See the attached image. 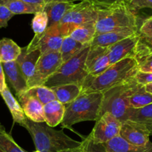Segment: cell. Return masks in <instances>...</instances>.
<instances>
[{"mask_svg":"<svg viewBox=\"0 0 152 152\" xmlns=\"http://www.w3.org/2000/svg\"><path fill=\"white\" fill-rule=\"evenodd\" d=\"M5 5L14 15L16 14H34L44 10L45 6L31 5L20 0H6L2 3Z\"/></svg>","mask_w":152,"mask_h":152,"instance_id":"obj_27","label":"cell"},{"mask_svg":"<svg viewBox=\"0 0 152 152\" xmlns=\"http://www.w3.org/2000/svg\"><path fill=\"white\" fill-rule=\"evenodd\" d=\"M139 33L142 35L151 36L152 35V16L145 20L139 28Z\"/></svg>","mask_w":152,"mask_h":152,"instance_id":"obj_38","label":"cell"},{"mask_svg":"<svg viewBox=\"0 0 152 152\" xmlns=\"http://www.w3.org/2000/svg\"><path fill=\"white\" fill-rule=\"evenodd\" d=\"M14 14L5 5L0 4V28H6Z\"/></svg>","mask_w":152,"mask_h":152,"instance_id":"obj_36","label":"cell"},{"mask_svg":"<svg viewBox=\"0 0 152 152\" xmlns=\"http://www.w3.org/2000/svg\"><path fill=\"white\" fill-rule=\"evenodd\" d=\"M138 29V20L128 3L99 7L96 22V35L120 29Z\"/></svg>","mask_w":152,"mask_h":152,"instance_id":"obj_4","label":"cell"},{"mask_svg":"<svg viewBox=\"0 0 152 152\" xmlns=\"http://www.w3.org/2000/svg\"><path fill=\"white\" fill-rule=\"evenodd\" d=\"M46 3L49 2H80L81 0H45Z\"/></svg>","mask_w":152,"mask_h":152,"instance_id":"obj_43","label":"cell"},{"mask_svg":"<svg viewBox=\"0 0 152 152\" xmlns=\"http://www.w3.org/2000/svg\"><path fill=\"white\" fill-rule=\"evenodd\" d=\"M50 88L55 93L56 100L64 105L75 100L82 91V86L78 84H66Z\"/></svg>","mask_w":152,"mask_h":152,"instance_id":"obj_21","label":"cell"},{"mask_svg":"<svg viewBox=\"0 0 152 152\" xmlns=\"http://www.w3.org/2000/svg\"><path fill=\"white\" fill-rule=\"evenodd\" d=\"M18 99L28 119L35 122H45L43 104L41 102L24 93L18 96Z\"/></svg>","mask_w":152,"mask_h":152,"instance_id":"obj_15","label":"cell"},{"mask_svg":"<svg viewBox=\"0 0 152 152\" xmlns=\"http://www.w3.org/2000/svg\"><path fill=\"white\" fill-rule=\"evenodd\" d=\"M96 20L87 22L78 26L70 33L69 36L84 45H90L96 36Z\"/></svg>","mask_w":152,"mask_h":152,"instance_id":"obj_24","label":"cell"},{"mask_svg":"<svg viewBox=\"0 0 152 152\" xmlns=\"http://www.w3.org/2000/svg\"><path fill=\"white\" fill-rule=\"evenodd\" d=\"M99 7H107L119 3H128L129 0H91Z\"/></svg>","mask_w":152,"mask_h":152,"instance_id":"obj_39","label":"cell"},{"mask_svg":"<svg viewBox=\"0 0 152 152\" xmlns=\"http://www.w3.org/2000/svg\"><path fill=\"white\" fill-rule=\"evenodd\" d=\"M83 141L84 143L85 152H108L105 148L104 144L95 143L89 135L85 137Z\"/></svg>","mask_w":152,"mask_h":152,"instance_id":"obj_34","label":"cell"},{"mask_svg":"<svg viewBox=\"0 0 152 152\" xmlns=\"http://www.w3.org/2000/svg\"><path fill=\"white\" fill-rule=\"evenodd\" d=\"M110 66L107 47L90 46L86 59V69L88 72V77L86 81L97 77Z\"/></svg>","mask_w":152,"mask_h":152,"instance_id":"obj_10","label":"cell"},{"mask_svg":"<svg viewBox=\"0 0 152 152\" xmlns=\"http://www.w3.org/2000/svg\"><path fill=\"white\" fill-rule=\"evenodd\" d=\"M138 64L139 71L152 73V53L135 58Z\"/></svg>","mask_w":152,"mask_h":152,"instance_id":"obj_33","label":"cell"},{"mask_svg":"<svg viewBox=\"0 0 152 152\" xmlns=\"http://www.w3.org/2000/svg\"><path fill=\"white\" fill-rule=\"evenodd\" d=\"M145 87L146 91L148 92V93H151V94H152V84H147V85L145 86Z\"/></svg>","mask_w":152,"mask_h":152,"instance_id":"obj_45","label":"cell"},{"mask_svg":"<svg viewBox=\"0 0 152 152\" xmlns=\"http://www.w3.org/2000/svg\"><path fill=\"white\" fill-rule=\"evenodd\" d=\"M90 49V45H87L77 55L63 62L44 85L53 87L66 84H78L83 87L88 77L86 69V59Z\"/></svg>","mask_w":152,"mask_h":152,"instance_id":"obj_5","label":"cell"},{"mask_svg":"<svg viewBox=\"0 0 152 152\" xmlns=\"http://www.w3.org/2000/svg\"><path fill=\"white\" fill-rule=\"evenodd\" d=\"M137 83L135 78H134L128 82L110 89L103 93L104 97L99 118L104 113L109 112L122 122L126 120L127 114L130 109L128 96Z\"/></svg>","mask_w":152,"mask_h":152,"instance_id":"obj_6","label":"cell"},{"mask_svg":"<svg viewBox=\"0 0 152 152\" xmlns=\"http://www.w3.org/2000/svg\"><path fill=\"white\" fill-rule=\"evenodd\" d=\"M150 132L145 123L125 120L122 122L119 136L131 144L146 145L150 142Z\"/></svg>","mask_w":152,"mask_h":152,"instance_id":"obj_12","label":"cell"},{"mask_svg":"<svg viewBox=\"0 0 152 152\" xmlns=\"http://www.w3.org/2000/svg\"><path fill=\"white\" fill-rule=\"evenodd\" d=\"M24 94L35 98L43 105L52 101L56 100L53 90L50 87H46V85H39L30 87L25 92Z\"/></svg>","mask_w":152,"mask_h":152,"instance_id":"obj_29","label":"cell"},{"mask_svg":"<svg viewBox=\"0 0 152 152\" xmlns=\"http://www.w3.org/2000/svg\"><path fill=\"white\" fill-rule=\"evenodd\" d=\"M104 145L108 152H152L151 142L146 145H136L128 142L119 135L104 143Z\"/></svg>","mask_w":152,"mask_h":152,"instance_id":"obj_18","label":"cell"},{"mask_svg":"<svg viewBox=\"0 0 152 152\" xmlns=\"http://www.w3.org/2000/svg\"><path fill=\"white\" fill-rule=\"evenodd\" d=\"M62 63L60 52H48L42 54L37 63L33 75L27 81L28 89L34 86L44 85Z\"/></svg>","mask_w":152,"mask_h":152,"instance_id":"obj_8","label":"cell"},{"mask_svg":"<svg viewBox=\"0 0 152 152\" xmlns=\"http://www.w3.org/2000/svg\"><path fill=\"white\" fill-rule=\"evenodd\" d=\"M6 86L7 84L5 82V75L3 66H2V63L0 61V93L3 91Z\"/></svg>","mask_w":152,"mask_h":152,"instance_id":"obj_40","label":"cell"},{"mask_svg":"<svg viewBox=\"0 0 152 152\" xmlns=\"http://www.w3.org/2000/svg\"><path fill=\"white\" fill-rule=\"evenodd\" d=\"M64 38L60 31L58 25H56L48 28L36 44L29 49L26 47V50L31 52L34 49H39L41 55L48 52H60Z\"/></svg>","mask_w":152,"mask_h":152,"instance_id":"obj_13","label":"cell"},{"mask_svg":"<svg viewBox=\"0 0 152 152\" xmlns=\"http://www.w3.org/2000/svg\"><path fill=\"white\" fill-rule=\"evenodd\" d=\"M21 49L13 40L2 38L0 40V61L3 64L16 61L21 53Z\"/></svg>","mask_w":152,"mask_h":152,"instance_id":"obj_26","label":"cell"},{"mask_svg":"<svg viewBox=\"0 0 152 152\" xmlns=\"http://www.w3.org/2000/svg\"><path fill=\"white\" fill-rule=\"evenodd\" d=\"M134 78L138 84L142 85L145 86L148 84H152L151 72H143L138 71Z\"/></svg>","mask_w":152,"mask_h":152,"instance_id":"obj_37","label":"cell"},{"mask_svg":"<svg viewBox=\"0 0 152 152\" xmlns=\"http://www.w3.org/2000/svg\"><path fill=\"white\" fill-rule=\"evenodd\" d=\"M34 152H40V151H37V150H36Z\"/></svg>","mask_w":152,"mask_h":152,"instance_id":"obj_46","label":"cell"},{"mask_svg":"<svg viewBox=\"0 0 152 152\" xmlns=\"http://www.w3.org/2000/svg\"><path fill=\"white\" fill-rule=\"evenodd\" d=\"M138 71L137 60L134 58H125L110 65L96 78L86 81L81 93H104L134 79Z\"/></svg>","mask_w":152,"mask_h":152,"instance_id":"obj_1","label":"cell"},{"mask_svg":"<svg viewBox=\"0 0 152 152\" xmlns=\"http://www.w3.org/2000/svg\"><path fill=\"white\" fill-rule=\"evenodd\" d=\"M152 104V94L146 91L144 85L137 84L128 96V104L131 108H140Z\"/></svg>","mask_w":152,"mask_h":152,"instance_id":"obj_23","label":"cell"},{"mask_svg":"<svg viewBox=\"0 0 152 152\" xmlns=\"http://www.w3.org/2000/svg\"><path fill=\"white\" fill-rule=\"evenodd\" d=\"M103 93H81L75 100L66 104L63 128L72 130V125L84 121H96L99 116Z\"/></svg>","mask_w":152,"mask_h":152,"instance_id":"obj_3","label":"cell"},{"mask_svg":"<svg viewBox=\"0 0 152 152\" xmlns=\"http://www.w3.org/2000/svg\"><path fill=\"white\" fill-rule=\"evenodd\" d=\"M75 2H49L44 7L49 18L48 28L59 24L66 13L72 7Z\"/></svg>","mask_w":152,"mask_h":152,"instance_id":"obj_22","label":"cell"},{"mask_svg":"<svg viewBox=\"0 0 152 152\" xmlns=\"http://www.w3.org/2000/svg\"><path fill=\"white\" fill-rule=\"evenodd\" d=\"M152 119V104L140 108L130 107L127 114L126 120L145 123Z\"/></svg>","mask_w":152,"mask_h":152,"instance_id":"obj_31","label":"cell"},{"mask_svg":"<svg viewBox=\"0 0 152 152\" xmlns=\"http://www.w3.org/2000/svg\"><path fill=\"white\" fill-rule=\"evenodd\" d=\"M139 39L140 33H137L125 38L115 44L107 46V55L110 65L125 58H135Z\"/></svg>","mask_w":152,"mask_h":152,"instance_id":"obj_11","label":"cell"},{"mask_svg":"<svg viewBox=\"0 0 152 152\" xmlns=\"http://www.w3.org/2000/svg\"><path fill=\"white\" fill-rule=\"evenodd\" d=\"M122 122L109 112H106L96 121L89 136L95 143L107 142L119 135Z\"/></svg>","mask_w":152,"mask_h":152,"instance_id":"obj_9","label":"cell"},{"mask_svg":"<svg viewBox=\"0 0 152 152\" xmlns=\"http://www.w3.org/2000/svg\"><path fill=\"white\" fill-rule=\"evenodd\" d=\"M48 23H49V18L44 10L34 14V17H33L31 21V28L34 33V36L31 43L26 46L28 49L33 47L37 42L40 40V38L43 36V34L46 31L48 28Z\"/></svg>","mask_w":152,"mask_h":152,"instance_id":"obj_25","label":"cell"},{"mask_svg":"<svg viewBox=\"0 0 152 152\" xmlns=\"http://www.w3.org/2000/svg\"><path fill=\"white\" fill-rule=\"evenodd\" d=\"M40 55L41 53L39 49L28 52L26 46L21 49V53L16 60V62L18 64L24 78L27 81L33 75L36 64Z\"/></svg>","mask_w":152,"mask_h":152,"instance_id":"obj_17","label":"cell"},{"mask_svg":"<svg viewBox=\"0 0 152 152\" xmlns=\"http://www.w3.org/2000/svg\"><path fill=\"white\" fill-rule=\"evenodd\" d=\"M4 72L17 97L28 90V83L16 61L3 63Z\"/></svg>","mask_w":152,"mask_h":152,"instance_id":"obj_14","label":"cell"},{"mask_svg":"<svg viewBox=\"0 0 152 152\" xmlns=\"http://www.w3.org/2000/svg\"><path fill=\"white\" fill-rule=\"evenodd\" d=\"M65 108V105L58 100L52 101L43 105L45 122L52 128L61 124L64 117Z\"/></svg>","mask_w":152,"mask_h":152,"instance_id":"obj_20","label":"cell"},{"mask_svg":"<svg viewBox=\"0 0 152 152\" xmlns=\"http://www.w3.org/2000/svg\"><path fill=\"white\" fill-rule=\"evenodd\" d=\"M152 53V35L147 36L140 34V39L136 49V56L140 57L142 55Z\"/></svg>","mask_w":152,"mask_h":152,"instance_id":"obj_32","label":"cell"},{"mask_svg":"<svg viewBox=\"0 0 152 152\" xmlns=\"http://www.w3.org/2000/svg\"><path fill=\"white\" fill-rule=\"evenodd\" d=\"M145 124L146 126H147L149 132H150V134L152 135V119L145 122Z\"/></svg>","mask_w":152,"mask_h":152,"instance_id":"obj_44","label":"cell"},{"mask_svg":"<svg viewBox=\"0 0 152 152\" xmlns=\"http://www.w3.org/2000/svg\"><path fill=\"white\" fill-rule=\"evenodd\" d=\"M128 5L131 11L137 14L143 8H150L152 10V0H129Z\"/></svg>","mask_w":152,"mask_h":152,"instance_id":"obj_35","label":"cell"},{"mask_svg":"<svg viewBox=\"0 0 152 152\" xmlns=\"http://www.w3.org/2000/svg\"><path fill=\"white\" fill-rule=\"evenodd\" d=\"M137 33H139L138 29L126 28L99 34L95 36L93 41L90 43V46L107 47Z\"/></svg>","mask_w":152,"mask_h":152,"instance_id":"obj_16","label":"cell"},{"mask_svg":"<svg viewBox=\"0 0 152 152\" xmlns=\"http://www.w3.org/2000/svg\"><path fill=\"white\" fill-rule=\"evenodd\" d=\"M99 9V7L91 0H81L75 3L58 24L63 37L69 36L75 28L84 23L96 20Z\"/></svg>","mask_w":152,"mask_h":152,"instance_id":"obj_7","label":"cell"},{"mask_svg":"<svg viewBox=\"0 0 152 152\" xmlns=\"http://www.w3.org/2000/svg\"><path fill=\"white\" fill-rule=\"evenodd\" d=\"M23 127L30 134L36 150L40 152H60L81 144V142L66 135L63 130L54 129L46 122H35L28 119Z\"/></svg>","mask_w":152,"mask_h":152,"instance_id":"obj_2","label":"cell"},{"mask_svg":"<svg viewBox=\"0 0 152 152\" xmlns=\"http://www.w3.org/2000/svg\"><path fill=\"white\" fill-rule=\"evenodd\" d=\"M5 1H6V0H0V4H2ZM20 1L31 4V5H38V6H45L46 4V2L45 0H20Z\"/></svg>","mask_w":152,"mask_h":152,"instance_id":"obj_41","label":"cell"},{"mask_svg":"<svg viewBox=\"0 0 152 152\" xmlns=\"http://www.w3.org/2000/svg\"><path fill=\"white\" fill-rule=\"evenodd\" d=\"M85 46L87 45H84L80 42L74 40L69 35L65 37L63 40L62 45L60 49L62 62H65L77 55Z\"/></svg>","mask_w":152,"mask_h":152,"instance_id":"obj_28","label":"cell"},{"mask_svg":"<svg viewBox=\"0 0 152 152\" xmlns=\"http://www.w3.org/2000/svg\"><path fill=\"white\" fill-rule=\"evenodd\" d=\"M0 152H26L22 148L0 123Z\"/></svg>","mask_w":152,"mask_h":152,"instance_id":"obj_30","label":"cell"},{"mask_svg":"<svg viewBox=\"0 0 152 152\" xmlns=\"http://www.w3.org/2000/svg\"><path fill=\"white\" fill-rule=\"evenodd\" d=\"M60 152H85V148H84V141H81V144L79 146L73 148L66 149V150L61 151Z\"/></svg>","mask_w":152,"mask_h":152,"instance_id":"obj_42","label":"cell"},{"mask_svg":"<svg viewBox=\"0 0 152 152\" xmlns=\"http://www.w3.org/2000/svg\"><path fill=\"white\" fill-rule=\"evenodd\" d=\"M0 94H1L2 99H4L5 104H6L10 112H11L14 122L18 125H21V126H24L28 118L26 116L20 102L13 96L8 85L5 87L3 91L0 93Z\"/></svg>","mask_w":152,"mask_h":152,"instance_id":"obj_19","label":"cell"}]
</instances>
